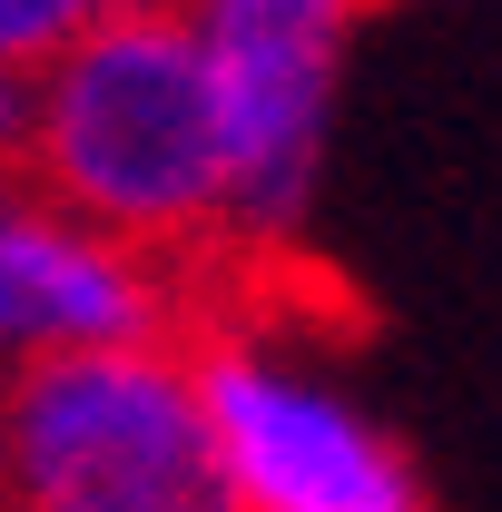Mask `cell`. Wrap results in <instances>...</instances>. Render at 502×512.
<instances>
[{
    "mask_svg": "<svg viewBox=\"0 0 502 512\" xmlns=\"http://www.w3.org/2000/svg\"><path fill=\"white\" fill-rule=\"evenodd\" d=\"M30 79H40L30 158H40L60 217L119 237V247H168V237H197L227 217L217 99H207L188 10L128 0Z\"/></svg>",
    "mask_w": 502,
    "mask_h": 512,
    "instance_id": "cell-1",
    "label": "cell"
},
{
    "mask_svg": "<svg viewBox=\"0 0 502 512\" xmlns=\"http://www.w3.org/2000/svg\"><path fill=\"white\" fill-rule=\"evenodd\" d=\"M10 512H237L197 365L168 345L50 355L0 384Z\"/></svg>",
    "mask_w": 502,
    "mask_h": 512,
    "instance_id": "cell-2",
    "label": "cell"
},
{
    "mask_svg": "<svg viewBox=\"0 0 502 512\" xmlns=\"http://www.w3.org/2000/svg\"><path fill=\"white\" fill-rule=\"evenodd\" d=\"M345 20H355V0H188L197 60H207V99H217L227 227L276 237V227H296V207L315 197Z\"/></svg>",
    "mask_w": 502,
    "mask_h": 512,
    "instance_id": "cell-3",
    "label": "cell"
},
{
    "mask_svg": "<svg viewBox=\"0 0 502 512\" xmlns=\"http://www.w3.org/2000/svg\"><path fill=\"white\" fill-rule=\"evenodd\" d=\"M197 394L237 512H424L404 444L306 365L266 345H217L197 355Z\"/></svg>",
    "mask_w": 502,
    "mask_h": 512,
    "instance_id": "cell-4",
    "label": "cell"
},
{
    "mask_svg": "<svg viewBox=\"0 0 502 512\" xmlns=\"http://www.w3.org/2000/svg\"><path fill=\"white\" fill-rule=\"evenodd\" d=\"M158 266L148 247H119L60 207L0 197V355L50 365V355H109L158 345Z\"/></svg>",
    "mask_w": 502,
    "mask_h": 512,
    "instance_id": "cell-5",
    "label": "cell"
},
{
    "mask_svg": "<svg viewBox=\"0 0 502 512\" xmlns=\"http://www.w3.org/2000/svg\"><path fill=\"white\" fill-rule=\"evenodd\" d=\"M109 10H128V0H0V69H50Z\"/></svg>",
    "mask_w": 502,
    "mask_h": 512,
    "instance_id": "cell-6",
    "label": "cell"
},
{
    "mask_svg": "<svg viewBox=\"0 0 502 512\" xmlns=\"http://www.w3.org/2000/svg\"><path fill=\"white\" fill-rule=\"evenodd\" d=\"M30 99H40V79L0 69V148H30Z\"/></svg>",
    "mask_w": 502,
    "mask_h": 512,
    "instance_id": "cell-7",
    "label": "cell"
}]
</instances>
